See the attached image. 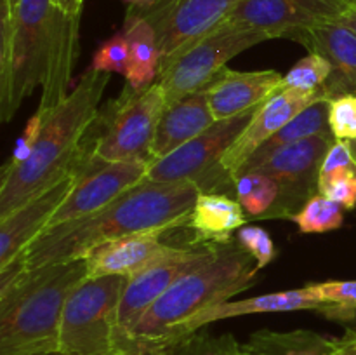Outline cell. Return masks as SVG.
Listing matches in <instances>:
<instances>
[{
	"instance_id": "obj_1",
	"label": "cell",
	"mask_w": 356,
	"mask_h": 355,
	"mask_svg": "<svg viewBox=\"0 0 356 355\" xmlns=\"http://www.w3.org/2000/svg\"><path fill=\"white\" fill-rule=\"evenodd\" d=\"M202 188L195 181L145 180L103 211L44 230L17 258L26 270L86 260L108 242L146 232H170L186 225Z\"/></svg>"
},
{
	"instance_id": "obj_2",
	"label": "cell",
	"mask_w": 356,
	"mask_h": 355,
	"mask_svg": "<svg viewBox=\"0 0 356 355\" xmlns=\"http://www.w3.org/2000/svg\"><path fill=\"white\" fill-rule=\"evenodd\" d=\"M110 73L89 68L61 104L47 115L31 155L0 171V218L54 187L82 164L83 141L99 113Z\"/></svg>"
},
{
	"instance_id": "obj_3",
	"label": "cell",
	"mask_w": 356,
	"mask_h": 355,
	"mask_svg": "<svg viewBox=\"0 0 356 355\" xmlns=\"http://www.w3.org/2000/svg\"><path fill=\"white\" fill-rule=\"evenodd\" d=\"M87 278V261L52 263L0 281V355L58 352L66 299Z\"/></svg>"
},
{
	"instance_id": "obj_4",
	"label": "cell",
	"mask_w": 356,
	"mask_h": 355,
	"mask_svg": "<svg viewBox=\"0 0 356 355\" xmlns=\"http://www.w3.org/2000/svg\"><path fill=\"white\" fill-rule=\"evenodd\" d=\"M238 242L219 244L218 253L209 263L183 275L129 334V341L141 343H183L177 329L198 312L252 287L257 281V267Z\"/></svg>"
},
{
	"instance_id": "obj_5",
	"label": "cell",
	"mask_w": 356,
	"mask_h": 355,
	"mask_svg": "<svg viewBox=\"0 0 356 355\" xmlns=\"http://www.w3.org/2000/svg\"><path fill=\"white\" fill-rule=\"evenodd\" d=\"M63 10L54 0H19L0 23V120L9 122L44 82L52 33Z\"/></svg>"
},
{
	"instance_id": "obj_6",
	"label": "cell",
	"mask_w": 356,
	"mask_h": 355,
	"mask_svg": "<svg viewBox=\"0 0 356 355\" xmlns=\"http://www.w3.org/2000/svg\"><path fill=\"white\" fill-rule=\"evenodd\" d=\"M165 94L160 82L145 90L131 86L122 90L117 100L99 110L83 141L82 164L149 162V152L155 138Z\"/></svg>"
},
{
	"instance_id": "obj_7",
	"label": "cell",
	"mask_w": 356,
	"mask_h": 355,
	"mask_svg": "<svg viewBox=\"0 0 356 355\" xmlns=\"http://www.w3.org/2000/svg\"><path fill=\"white\" fill-rule=\"evenodd\" d=\"M127 277L83 278L66 299L59 327L63 355H117L139 341H129L118 326V306Z\"/></svg>"
},
{
	"instance_id": "obj_8",
	"label": "cell",
	"mask_w": 356,
	"mask_h": 355,
	"mask_svg": "<svg viewBox=\"0 0 356 355\" xmlns=\"http://www.w3.org/2000/svg\"><path fill=\"white\" fill-rule=\"evenodd\" d=\"M264 40L270 37L259 31L221 24L202 40L163 59L159 82L165 94V104L204 90L218 79L229 59Z\"/></svg>"
},
{
	"instance_id": "obj_9",
	"label": "cell",
	"mask_w": 356,
	"mask_h": 355,
	"mask_svg": "<svg viewBox=\"0 0 356 355\" xmlns=\"http://www.w3.org/2000/svg\"><path fill=\"white\" fill-rule=\"evenodd\" d=\"M254 113L256 110L226 120H216L211 127L205 129L202 134L177 148L176 152L149 164L146 180L155 183L195 181L202 191H218V194H226V188L233 190V184L219 173V164L229 146L242 134Z\"/></svg>"
},
{
	"instance_id": "obj_10",
	"label": "cell",
	"mask_w": 356,
	"mask_h": 355,
	"mask_svg": "<svg viewBox=\"0 0 356 355\" xmlns=\"http://www.w3.org/2000/svg\"><path fill=\"white\" fill-rule=\"evenodd\" d=\"M219 244H190L179 246L170 256L145 268L139 274L127 277L120 306L118 326L125 340L146 312L179 281L183 275L209 263L218 253Z\"/></svg>"
},
{
	"instance_id": "obj_11",
	"label": "cell",
	"mask_w": 356,
	"mask_h": 355,
	"mask_svg": "<svg viewBox=\"0 0 356 355\" xmlns=\"http://www.w3.org/2000/svg\"><path fill=\"white\" fill-rule=\"evenodd\" d=\"M346 9L337 0H242L222 24L292 40L306 28L339 21Z\"/></svg>"
},
{
	"instance_id": "obj_12",
	"label": "cell",
	"mask_w": 356,
	"mask_h": 355,
	"mask_svg": "<svg viewBox=\"0 0 356 355\" xmlns=\"http://www.w3.org/2000/svg\"><path fill=\"white\" fill-rule=\"evenodd\" d=\"M334 141L336 139L329 136H313L280 150L259 167L250 169L273 178L280 187L277 219H292L313 195L318 194L320 169Z\"/></svg>"
},
{
	"instance_id": "obj_13",
	"label": "cell",
	"mask_w": 356,
	"mask_h": 355,
	"mask_svg": "<svg viewBox=\"0 0 356 355\" xmlns=\"http://www.w3.org/2000/svg\"><path fill=\"white\" fill-rule=\"evenodd\" d=\"M240 2L242 0H162L149 9L138 10L155 26L163 61L218 30Z\"/></svg>"
},
{
	"instance_id": "obj_14",
	"label": "cell",
	"mask_w": 356,
	"mask_h": 355,
	"mask_svg": "<svg viewBox=\"0 0 356 355\" xmlns=\"http://www.w3.org/2000/svg\"><path fill=\"white\" fill-rule=\"evenodd\" d=\"M148 169L149 162L145 160L97 164V166L80 164V174L75 187L59 205L47 228L103 211L125 191L143 183Z\"/></svg>"
},
{
	"instance_id": "obj_15",
	"label": "cell",
	"mask_w": 356,
	"mask_h": 355,
	"mask_svg": "<svg viewBox=\"0 0 356 355\" xmlns=\"http://www.w3.org/2000/svg\"><path fill=\"white\" fill-rule=\"evenodd\" d=\"M322 100H329L325 89L320 90H299L284 89L280 94L271 97L270 101L259 106L250 118L249 124L242 131V134L235 139L225 157L219 164V173L232 184H235V176L245 160L268 141L271 136L277 134L285 124L298 117L301 111L312 106L313 103Z\"/></svg>"
},
{
	"instance_id": "obj_16",
	"label": "cell",
	"mask_w": 356,
	"mask_h": 355,
	"mask_svg": "<svg viewBox=\"0 0 356 355\" xmlns=\"http://www.w3.org/2000/svg\"><path fill=\"white\" fill-rule=\"evenodd\" d=\"M80 167L61 181L0 218V268L13 263L54 218L79 180Z\"/></svg>"
},
{
	"instance_id": "obj_17",
	"label": "cell",
	"mask_w": 356,
	"mask_h": 355,
	"mask_svg": "<svg viewBox=\"0 0 356 355\" xmlns=\"http://www.w3.org/2000/svg\"><path fill=\"white\" fill-rule=\"evenodd\" d=\"M284 89V75L277 70L235 72L226 66L218 79L205 87V94L214 120H226L257 110Z\"/></svg>"
},
{
	"instance_id": "obj_18",
	"label": "cell",
	"mask_w": 356,
	"mask_h": 355,
	"mask_svg": "<svg viewBox=\"0 0 356 355\" xmlns=\"http://www.w3.org/2000/svg\"><path fill=\"white\" fill-rule=\"evenodd\" d=\"M292 40L329 59L332 75L323 89L330 101L344 94H356V35L350 28L339 21H329L301 30Z\"/></svg>"
},
{
	"instance_id": "obj_19",
	"label": "cell",
	"mask_w": 356,
	"mask_h": 355,
	"mask_svg": "<svg viewBox=\"0 0 356 355\" xmlns=\"http://www.w3.org/2000/svg\"><path fill=\"white\" fill-rule=\"evenodd\" d=\"M167 232H146L108 242L97 247L86 258L87 277L97 278L106 275H124L132 277L145 268L159 263L170 256L179 246L163 242Z\"/></svg>"
},
{
	"instance_id": "obj_20",
	"label": "cell",
	"mask_w": 356,
	"mask_h": 355,
	"mask_svg": "<svg viewBox=\"0 0 356 355\" xmlns=\"http://www.w3.org/2000/svg\"><path fill=\"white\" fill-rule=\"evenodd\" d=\"M298 310H315V312L323 313L327 310L325 303L320 301L318 298L308 291V287L291 289L284 292H271V294L252 296L247 299H238V301H225L219 305L205 308L198 312L197 315L191 317L190 320L183 324L177 329V338L179 340H188L193 336L198 329L209 326L212 322L226 319H235V317L254 315V313H275V312H298Z\"/></svg>"
},
{
	"instance_id": "obj_21",
	"label": "cell",
	"mask_w": 356,
	"mask_h": 355,
	"mask_svg": "<svg viewBox=\"0 0 356 355\" xmlns=\"http://www.w3.org/2000/svg\"><path fill=\"white\" fill-rule=\"evenodd\" d=\"M214 122L205 89L165 104L152 143L149 164L176 152Z\"/></svg>"
},
{
	"instance_id": "obj_22",
	"label": "cell",
	"mask_w": 356,
	"mask_h": 355,
	"mask_svg": "<svg viewBox=\"0 0 356 355\" xmlns=\"http://www.w3.org/2000/svg\"><path fill=\"white\" fill-rule=\"evenodd\" d=\"M247 221L236 198L218 191H200L184 228L193 232L191 244H228Z\"/></svg>"
},
{
	"instance_id": "obj_23",
	"label": "cell",
	"mask_w": 356,
	"mask_h": 355,
	"mask_svg": "<svg viewBox=\"0 0 356 355\" xmlns=\"http://www.w3.org/2000/svg\"><path fill=\"white\" fill-rule=\"evenodd\" d=\"M124 33L129 40V51H131L129 72L125 75L127 86L136 90L148 89L155 84L160 65H162L159 33L152 21L138 9H131L129 13Z\"/></svg>"
},
{
	"instance_id": "obj_24",
	"label": "cell",
	"mask_w": 356,
	"mask_h": 355,
	"mask_svg": "<svg viewBox=\"0 0 356 355\" xmlns=\"http://www.w3.org/2000/svg\"><path fill=\"white\" fill-rule=\"evenodd\" d=\"M329 103L330 101L327 100L316 101L312 106L306 108L305 111H301L298 117H294L289 124H285L277 134L271 136L264 145H261L245 160V164L240 167V171L256 169L261 164L266 162L271 155L287 148V146L294 145V143L302 141V139L313 138V136H329V138H334L329 124Z\"/></svg>"
},
{
	"instance_id": "obj_25",
	"label": "cell",
	"mask_w": 356,
	"mask_h": 355,
	"mask_svg": "<svg viewBox=\"0 0 356 355\" xmlns=\"http://www.w3.org/2000/svg\"><path fill=\"white\" fill-rule=\"evenodd\" d=\"M330 338L309 329H261L238 343L236 355H325Z\"/></svg>"
},
{
	"instance_id": "obj_26",
	"label": "cell",
	"mask_w": 356,
	"mask_h": 355,
	"mask_svg": "<svg viewBox=\"0 0 356 355\" xmlns=\"http://www.w3.org/2000/svg\"><path fill=\"white\" fill-rule=\"evenodd\" d=\"M233 194L247 219H277L282 190L273 178L261 171H240L235 176Z\"/></svg>"
},
{
	"instance_id": "obj_27",
	"label": "cell",
	"mask_w": 356,
	"mask_h": 355,
	"mask_svg": "<svg viewBox=\"0 0 356 355\" xmlns=\"http://www.w3.org/2000/svg\"><path fill=\"white\" fill-rule=\"evenodd\" d=\"M301 233H327L344 225V207L325 195L316 194L306 202L301 211L292 216Z\"/></svg>"
},
{
	"instance_id": "obj_28",
	"label": "cell",
	"mask_w": 356,
	"mask_h": 355,
	"mask_svg": "<svg viewBox=\"0 0 356 355\" xmlns=\"http://www.w3.org/2000/svg\"><path fill=\"white\" fill-rule=\"evenodd\" d=\"M332 75V65L323 56L309 52L284 75L285 89L320 90Z\"/></svg>"
},
{
	"instance_id": "obj_29",
	"label": "cell",
	"mask_w": 356,
	"mask_h": 355,
	"mask_svg": "<svg viewBox=\"0 0 356 355\" xmlns=\"http://www.w3.org/2000/svg\"><path fill=\"white\" fill-rule=\"evenodd\" d=\"M129 61H131L129 40L124 31H120L97 47V51L92 56L90 68L97 70V72L127 75Z\"/></svg>"
},
{
	"instance_id": "obj_30",
	"label": "cell",
	"mask_w": 356,
	"mask_h": 355,
	"mask_svg": "<svg viewBox=\"0 0 356 355\" xmlns=\"http://www.w3.org/2000/svg\"><path fill=\"white\" fill-rule=\"evenodd\" d=\"M236 242L245 253H249L256 260L257 270L266 268L278 256L273 239L261 226H242L236 232Z\"/></svg>"
},
{
	"instance_id": "obj_31",
	"label": "cell",
	"mask_w": 356,
	"mask_h": 355,
	"mask_svg": "<svg viewBox=\"0 0 356 355\" xmlns=\"http://www.w3.org/2000/svg\"><path fill=\"white\" fill-rule=\"evenodd\" d=\"M329 124L336 141L356 139V94H344L329 103Z\"/></svg>"
},
{
	"instance_id": "obj_32",
	"label": "cell",
	"mask_w": 356,
	"mask_h": 355,
	"mask_svg": "<svg viewBox=\"0 0 356 355\" xmlns=\"http://www.w3.org/2000/svg\"><path fill=\"white\" fill-rule=\"evenodd\" d=\"M315 298L330 308H356V281H327L306 284ZM325 310V312H327Z\"/></svg>"
},
{
	"instance_id": "obj_33",
	"label": "cell",
	"mask_w": 356,
	"mask_h": 355,
	"mask_svg": "<svg viewBox=\"0 0 356 355\" xmlns=\"http://www.w3.org/2000/svg\"><path fill=\"white\" fill-rule=\"evenodd\" d=\"M318 194L343 205L344 211L356 207V169L334 173L318 181Z\"/></svg>"
},
{
	"instance_id": "obj_34",
	"label": "cell",
	"mask_w": 356,
	"mask_h": 355,
	"mask_svg": "<svg viewBox=\"0 0 356 355\" xmlns=\"http://www.w3.org/2000/svg\"><path fill=\"white\" fill-rule=\"evenodd\" d=\"M238 341L233 336H190L179 347V355H236Z\"/></svg>"
},
{
	"instance_id": "obj_35",
	"label": "cell",
	"mask_w": 356,
	"mask_h": 355,
	"mask_svg": "<svg viewBox=\"0 0 356 355\" xmlns=\"http://www.w3.org/2000/svg\"><path fill=\"white\" fill-rule=\"evenodd\" d=\"M45 118L47 117H45L40 110H37L33 115H31L30 120H28L26 125H24L21 136L17 138L16 145H14L13 153H10V157L7 159V162L3 164V166L16 167V166H19V164H23L24 160L31 155L35 145H37L38 136H40L42 127H44Z\"/></svg>"
},
{
	"instance_id": "obj_36",
	"label": "cell",
	"mask_w": 356,
	"mask_h": 355,
	"mask_svg": "<svg viewBox=\"0 0 356 355\" xmlns=\"http://www.w3.org/2000/svg\"><path fill=\"white\" fill-rule=\"evenodd\" d=\"M346 169H356L355 157L351 153L350 143L348 141H334L332 146L327 152L325 159L322 162V169H320V180L330 176L334 173H339V171Z\"/></svg>"
},
{
	"instance_id": "obj_37",
	"label": "cell",
	"mask_w": 356,
	"mask_h": 355,
	"mask_svg": "<svg viewBox=\"0 0 356 355\" xmlns=\"http://www.w3.org/2000/svg\"><path fill=\"white\" fill-rule=\"evenodd\" d=\"M183 343H141L117 355H177Z\"/></svg>"
},
{
	"instance_id": "obj_38",
	"label": "cell",
	"mask_w": 356,
	"mask_h": 355,
	"mask_svg": "<svg viewBox=\"0 0 356 355\" xmlns=\"http://www.w3.org/2000/svg\"><path fill=\"white\" fill-rule=\"evenodd\" d=\"M325 355H356V331L346 329L343 336L330 338Z\"/></svg>"
},
{
	"instance_id": "obj_39",
	"label": "cell",
	"mask_w": 356,
	"mask_h": 355,
	"mask_svg": "<svg viewBox=\"0 0 356 355\" xmlns=\"http://www.w3.org/2000/svg\"><path fill=\"white\" fill-rule=\"evenodd\" d=\"M325 319L341 324L344 329L356 331V308H330L322 313Z\"/></svg>"
},
{
	"instance_id": "obj_40",
	"label": "cell",
	"mask_w": 356,
	"mask_h": 355,
	"mask_svg": "<svg viewBox=\"0 0 356 355\" xmlns=\"http://www.w3.org/2000/svg\"><path fill=\"white\" fill-rule=\"evenodd\" d=\"M54 3L68 16L80 17V14H82L83 0H54Z\"/></svg>"
},
{
	"instance_id": "obj_41",
	"label": "cell",
	"mask_w": 356,
	"mask_h": 355,
	"mask_svg": "<svg viewBox=\"0 0 356 355\" xmlns=\"http://www.w3.org/2000/svg\"><path fill=\"white\" fill-rule=\"evenodd\" d=\"M339 23L344 24L346 28H350L351 31L356 35V6L348 7L343 13V16L339 17Z\"/></svg>"
},
{
	"instance_id": "obj_42",
	"label": "cell",
	"mask_w": 356,
	"mask_h": 355,
	"mask_svg": "<svg viewBox=\"0 0 356 355\" xmlns=\"http://www.w3.org/2000/svg\"><path fill=\"white\" fill-rule=\"evenodd\" d=\"M19 0H2V19H10Z\"/></svg>"
},
{
	"instance_id": "obj_43",
	"label": "cell",
	"mask_w": 356,
	"mask_h": 355,
	"mask_svg": "<svg viewBox=\"0 0 356 355\" xmlns=\"http://www.w3.org/2000/svg\"><path fill=\"white\" fill-rule=\"evenodd\" d=\"M129 6L134 7V9H149V7L155 6L159 0H124Z\"/></svg>"
},
{
	"instance_id": "obj_44",
	"label": "cell",
	"mask_w": 356,
	"mask_h": 355,
	"mask_svg": "<svg viewBox=\"0 0 356 355\" xmlns=\"http://www.w3.org/2000/svg\"><path fill=\"white\" fill-rule=\"evenodd\" d=\"M337 2H341V3H343V6H346V7L356 6V0H337Z\"/></svg>"
},
{
	"instance_id": "obj_45",
	"label": "cell",
	"mask_w": 356,
	"mask_h": 355,
	"mask_svg": "<svg viewBox=\"0 0 356 355\" xmlns=\"http://www.w3.org/2000/svg\"><path fill=\"white\" fill-rule=\"evenodd\" d=\"M348 143H350L351 153H353V157H355V162H356V139H355V141H348Z\"/></svg>"
},
{
	"instance_id": "obj_46",
	"label": "cell",
	"mask_w": 356,
	"mask_h": 355,
	"mask_svg": "<svg viewBox=\"0 0 356 355\" xmlns=\"http://www.w3.org/2000/svg\"><path fill=\"white\" fill-rule=\"evenodd\" d=\"M31 355H63L59 352H49V354H31Z\"/></svg>"
},
{
	"instance_id": "obj_47",
	"label": "cell",
	"mask_w": 356,
	"mask_h": 355,
	"mask_svg": "<svg viewBox=\"0 0 356 355\" xmlns=\"http://www.w3.org/2000/svg\"><path fill=\"white\" fill-rule=\"evenodd\" d=\"M83 2H86V0H83Z\"/></svg>"
}]
</instances>
